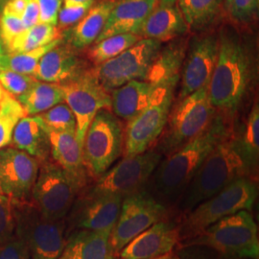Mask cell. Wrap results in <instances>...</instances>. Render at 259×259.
Returning a JSON list of instances; mask_svg holds the SVG:
<instances>
[{
	"label": "cell",
	"mask_w": 259,
	"mask_h": 259,
	"mask_svg": "<svg viewBox=\"0 0 259 259\" xmlns=\"http://www.w3.org/2000/svg\"><path fill=\"white\" fill-rule=\"evenodd\" d=\"M232 131L225 115L216 112L207 129L160 160L150 177L145 189L166 207L172 218H174L177 204L204 158Z\"/></svg>",
	"instance_id": "1"
},
{
	"label": "cell",
	"mask_w": 259,
	"mask_h": 259,
	"mask_svg": "<svg viewBox=\"0 0 259 259\" xmlns=\"http://www.w3.org/2000/svg\"><path fill=\"white\" fill-rule=\"evenodd\" d=\"M218 35V57L207 92L213 108L225 116H232L254 83L255 51L250 41L232 28H224Z\"/></svg>",
	"instance_id": "2"
},
{
	"label": "cell",
	"mask_w": 259,
	"mask_h": 259,
	"mask_svg": "<svg viewBox=\"0 0 259 259\" xmlns=\"http://www.w3.org/2000/svg\"><path fill=\"white\" fill-rule=\"evenodd\" d=\"M241 177L252 178L232 131L204 158L177 204L174 219L178 221Z\"/></svg>",
	"instance_id": "3"
},
{
	"label": "cell",
	"mask_w": 259,
	"mask_h": 259,
	"mask_svg": "<svg viewBox=\"0 0 259 259\" xmlns=\"http://www.w3.org/2000/svg\"><path fill=\"white\" fill-rule=\"evenodd\" d=\"M257 194L258 188L255 179L241 177L234 180L217 194L198 204L190 212L177 221L180 243L194 238L226 216L240 210L250 211Z\"/></svg>",
	"instance_id": "4"
},
{
	"label": "cell",
	"mask_w": 259,
	"mask_h": 259,
	"mask_svg": "<svg viewBox=\"0 0 259 259\" xmlns=\"http://www.w3.org/2000/svg\"><path fill=\"white\" fill-rule=\"evenodd\" d=\"M178 247H205L226 258L258 259L257 226L249 210H240L214 223Z\"/></svg>",
	"instance_id": "5"
},
{
	"label": "cell",
	"mask_w": 259,
	"mask_h": 259,
	"mask_svg": "<svg viewBox=\"0 0 259 259\" xmlns=\"http://www.w3.org/2000/svg\"><path fill=\"white\" fill-rule=\"evenodd\" d=\"M216 112L209 100L207 87L177 100L153 148L162 157L171 155L207 129Z\"/></svg>",
	"instance_id": "6"
},
{
	"label": "cell",
	"mask_w": 259,
	"mask_h": 259,
	"mask_svg": "<svg viewBox=\"0 0 259 259\" xmlns=\"http://www.w3.org/2000/svg\"><path fill=\"white\" fill-rule=\"evenodd\" d=\"M124 150V127L111 110L96 113L83 139V160L90 176L99 178L119 158Z\"/></svg>",
	"instance_id": "7"
},
{
	"label": "cell",
	"mask_w": 259,
	"mask_h": 259,
	"mask_svg": "<svg viewBox=\"0 0 259 259\" xmlns=\"http://www.w3.org/2000/svg\"><path fill=\"white\" fill-rule=\"evenodd\" d=\"M176 85H157L148 106L124 129V157H134L153 148L166 125Z\"/></svg>",
	"instance_id": "8"
},
{
	"label": "cell",
	"mask_w": 259,
	"mask_h": 259,
	"mask_svg": "<svg viewBox=\"0 0 259 259\" xmlns=\"http://www.w3.org/2000/svg\"><path fill=\"white\" fill-rule=\"evenodd\" d=\"M168 218H172L170 211L146 189L124 197L117 221L110 235L111 257L116 256L141 232Z\"/></svg>",
	"instance_id": "9"
},
{
	"label": "cell",
	"mask_w": 259,
	"mask_h": 259,
	"mask_svg": "<svg viewBox=\"0 0 259 259\" xmlns=\"http://www.w3.org/2000/svg\"><path fill=\"white\" fill-rule=\"evenodd\" d=\"M16 234L27 246L31 259H57L65 249V223L44 216L34 205L16 212Z\"/></svg>",
	"instance_id": "10"
},
{
	"label": "cell",
	"mask_w": 259,
	"mask_h": 259,
	"mask_svg": "<svg viewBox=\"0 0 259 259\" xmlns=\"http://www.w3.org/2000/svg\"><path fill=\"white\" fill-rule=\"evenodd\" d=\"M80 189L74 179L62 167L47 159L40 162L31 193L44 216L51 220H62L72 207Z\"/></svg>",
	"instance_id": "11"
},
{
	"label": "cell",
	"mask_w": 259,
	"mask_h": 259,
	"mask_svg": "<svg viewBox=\"0 0 259 259\" xmlns=\"http://www.w3.org/2000/svg\"><path fill=\"white\" fill-rule=\"evenodd\" d=\"M161 47L162 42L158 40L141 38L119 55L95 65L93 72L110 93L131 81L145 80Z\"/></svg>",
	"instance_id": "12"
},
{
	"label": "cell",
	"mask_w": 259,
	"mask_h": 259,
	"mask_svg": "<svg viewBox=\"0 0 259 259\" xmlns=\"http://www.w3.org/2000/svg\"><path fill=\"white\" fill-rule=\"evenodd\" d=\"M162 159L156 149L134 157H124L114 166L97 178L90 190L93 193L112 194L122 198L145 189L150 177Z\"/></svg>",
	"instance_id": "13"
},
{
	"label": "cell",
	"mask_w": 259,
	"mask_h": 259,
	"mask_svg": "<svg viewBox=\"0 0 259 259\" xmlns=\"http://www.w3.org/2000/svg\"><path fill=\"white\" fill-rule=\"evenodd\" d=\"M64 101L76 118V138L83 147V139L91 122L101 110H111V93L104 89L93 68L74 79L61 83Z\"/></svg>",
	"instance_id": "14"
},
{
	"label": "cell",
	"mask_w": 259,
	"mask_h": 259,
	"mask_svg": "<svg viewBox=\"0 0 259 259\" xmlns=\"http://www.w3.org/2000/svg\"><path fill=\"white\" fill-rule=\"evenodd\" d=\"M219 35L207 33L188 39L178 100L207 87L217 62Z\"/></svg>",
	"instance_id": "15"
},
{
	"label": "cell",
	"mask_w": 259,
	"mask_h": 259,
	"mask_svg": "<svg viewBox=\"0 0 259 259\" xmlns=\"http://www.w3.org/2000/svg\"><path fill=\"white\" fill-rule=\"evenodd\" d=\"M39 161L16 148L0 149V196L19 202L31 194Z\"/></svg>",
	"instance_id": "16"
},
{
	"label": "cell",
	"mask_w": 259,
	"mask_h": 259,
	"mask_svg": "<svg viewBox=\"0 0 259 259\" xmlns=\"http://www.w3.org/2000/svg\"><path fill=\"white\" fill-rule=\"evenodd\" d=\"M180 243L176 219L168 218L154 224L135 237L118 252V259H152L174 250Z\"/></svg>",
	"instance_id": "17"
},
{
	"label": "cell",
	"mask_w": 259,
	"mask_h": 259,
	"mask_svg": "<svg viewBox=\"0 0 259 259\" xmlns=\"http://www.w3.org/2000/svg\"><path fill=\"white\" fill-rule=\"evenodd\" d=\"M123 198L89 191L75 206L72 224L79 230L111 231L117 221Z\"/></svg>",
	"instance_id": "18"
},
{
	"label": "cell",
	"mask_w": 259,
	"mask_h": 259,
	"mask_svg": "<svg viewBox=\"0 0 259 259\" xmlns=\"http://www.w3.org/2000/svg\"><path fill=\"white\" fill-rule=\"evenodd\" d=\"M87 69L85 61L77 54L76 49L62 42L42 56L32 76L40 82L61 84Z\"/></svg>",
	"instance_id": "19"
},
{
	"label": "cell",
	"mask_w": 259,
	"mask_h": 259,
	"mask_svg": "<svg viewBox=\"0 0 259 259\" xmlns=\"http://www.w3.org/2000/svg\"><path fill=\"white\" fill-rule=\"evenodd\" d=\"M158 0H117L95 42L118 34H139Z\"/></svg>",
	"instance_id": "20"
},
{
	"label": "cell",
	"mask_w": 259,
	"mask_h": 259,
	"mask_svg": "<svg viewBox=\"0 0 259 259\" xmlns=\"http://www.w3.org/2000/svg\"><path fill=\"white\" fill-rule=\"evenodd\" d=\"M50 153L58 165L76 181L82 188L87 182V170L83 160L82 146L75 131H47Z\"/></svg>",
	"instance_id": "21"
},
{
	"label": "cell",
	"mask_w": 259,
	"mask_h": 259,
	"mask_svg": "<svg viewBox=\"0 0 259 259\" xmlns=\"http://www.w3.org/2000/svg\"><path fill=\"white\" fill-rule=\"evenodd\" d=\"M188 39L185 37L170 40L160 47L156 59L150 66L145 81L157 85H179L185 61Z\"/></svg>",
	"instance_id": "22"
},
{
	"label": "cell",
	"mask_w": 259,
	"mask_h": 259,
	"mask_svg": "<svg viewBox=\"0 0 259 259\" xmlns=\"http://www.w3.org/2000/svg\"><path fill=\"white\" fill-rule=\"evenodd\" d=\"M189 31L176 4L157 6L145 19L139 35L141 38H152L166 42L184 37Z\"/></svg>",
	"instance_id": "23"
},
{
	"label": "cell",
	"mask_w": 259,
	"mask_h": 259,
	"mask_svg": "<svg viewBox=\"0 0 259 259\" xmlns=\"http://www.w3.org/2000/svg\"><path fill=\"white\" fill-rule=\"evenodd\" d=\"M156 87L145 80H134L111 92V111L119 119L131 120L151 101Z\"/></svg>",
	"instance_id": "24"
},
{
	"label": "cell",
	"mask_w": 259,
	"mask_h": 259,
	"mask_svg": "<svg viewBox=\"0 0 259 259\" xmlns=\"http://www.w3.org/2000/svg\"><path fill=\"white\" fill-rule=\"evenodd\" d=\"M117 0L95 1L85 16L67 31V45L76 50L91 47L100 36Z\"/></svg>",
	"instance_id": "25"
},
{
	"label": "cell",
	"mask_w": 259,
	"mask_h": 259,
	"mask_svg": "<svg viewBox=\"0 0 259 259\" xmlns=\"http://www.w3.org/2000/svg\"><path fill=\"white\" fill-rule=\"evenodd\" d=\"M111 232L76 231L66 239L65 249L57 259H111Z\"/></svg>",
	"instance_id": "26"
},
{
	"label": "cell",
	"mask_w": 259,
	"mask_h": 259,
	"mask_svg": "<svg viewBox=\"0 0 259 259\" xmlns=\"http://www.w3.org/2000/svg\"><path fill=\"white\" fill-rule=\"evenodd\" d=\"M12 142L16 148L26 152L39 162L47 160L50 153L48 132L37 115H26L19 121Z\"/></svg>",
	"instance_id": "27"
},
{
	"label": "cell",
	"mask_w": 259,
	"mask_h": 259,
	"mask_svg": "<svg viewBox=\"0 0 259 259\" xmlns=\"http://www.w3.org/2000/svg\"><path fill=\"white\" fill-rule=\"evenodd\" d=\"M189 30L202 32L210 27L225 11V0H177Z\"/></svg>",
	"instance_id": "28"
},
{
	"label": "cell",
	"mask_w": 259,
	"mask_h": 259,
	"mask_svg": "<svg viewBox=\"0 0 259 259\" xmlns=\"http://www.w3.org/2000/svg\"><path fill=\"white\" fill-rule=\"evenodd\" d=\"M17 100L23 107L26 115H37L51 109L57 104L65 102L64 93L60 83L37 81L27 93Z\"/></svg>",
	"instance_id": "29"
},
{
	"label": "cell",
	"mask_w": 259,
	"mask_h": 259,
	"mask_svg": "<svg viewBox=\"0 0 259 259\" xmlns=\"http://www.w3.org/2000/svg\"><path fill=\"white\" fill-rule=\"evenodd\" d=\"M241 155L244 158L250 175L255 179L259 159V106L253 104L240 135L234 134Z\"/></svg>",
	"instance_id": "30"
},
{
	"label": "cell",
	"mask_w": 259,
	"mask_h": 259,
	"mask_svg": "<svg viewBox=\"0 0 259 259\" xmlns=\"http://www.w3.org/2000/svg\"><path fill=\"white\" fill-rule=\"evenodd\" d=\"M63 37L62 30L58 26L38 22L32 27L25 29L6 48L7 54H16L33 50L47 46L57 38Z\"/></svg>",
	"instance_id": "31"
},
{
	"label": "cell",
	"mask_w": 259,
	"mask_h": 259,
	"mask_svg": "<svg viewBox=\"0 0 259 259\" xmlns=\"http://www.w3.org/2000/svg\"><path fill=\"white\" fill-rule=\"evenodd\" d=\"M139 39H141V37L139 35L131 33L118 34L103 38L89 49L88 59L94 65H100L119 55L137 44Z\"/></svg>",
	"instance_id": "32"
},
{
	"label": "cell",
	"mask_w": 259,
	"mask_h": 259,
	"mask_svg": "<svg viewBox=\"0 0 259 259\" xmlns=\"http://www.w3.org/2000/svg\"><path fill=\"white\" fill-rule=\"evenodd\" d=\"M62 42L63 37H60L47 46L37 47L30 51L6 54L0 60V69L11 70L21 74L33 75L42 56Z\"/></svg>",
	"instance_id": "33"
},
{
	"label": "cell",
	"mask_w": 259,
	"mask_h": 259,
	"mask_svg": "<svg viewBox=\"0 0 259 259\" xmlns=\"http://www.w3.org/2000/svg\"><path fill=\"white\" fill-rule=\"evenodd\" d=\"M24 116L26 113L20 103L5 92L0 100V149L12 143L15 128Z\"/></svg>",
	"instance_id": "34"
},
{
	"label": "cell",
	"mask_w": 259,
	"mask_h": 259,
	"mask_svg": "<svg viewBox=\"0 0 259 259\" xmlns=\"http://www.w3.org/2000/svg\"><path fill=\"white\" fill-rule=\"evenodd\" d=\"M47 131H75L76 118L65 102L57 104L45 112L37 114Z\"/></svg>",
	"instance_id": "35"
},
{
	"label": "cell",
	"mask_w": 259,
	"mask_h": 259,
	"mask_svg": "<svg viewBox=\"0 0 259 259\" xmlns=\"http://www.w3.org/2000/svg\"><path fill=\"white\" fill-rule=\"evenodd\" d=\"M259 0H226L225 12L233 23L237 25L249 24L256 18Z\"/></svg>",
	"instance_id": "36"
},
{
	"label": "cell",
	"mask_w": 259,
	"mask_h": 259,
	"mask_svg": "<svg viewBox=\"0 0 259 259\" xmlns=\"http://www.w3.org/2000/svg\"><path fill=\"white\" fill-rule=\"evenodd\" d=\"M37 81L32 75L21 74L11 70L0 69V84L6 93L14 96L16 99L27 93Z\"/></svg>",
	"instance_id": "37"
},
{
	"label": "cell",
	"mask_w": 259,
	"mask_h": 259,
	"mask_svg": "<svg viewBox=\"0 0 259 259\" xmlns=\"http://www.w3.org/2000/svg\"><path fill=\"white\" fill-rule=\"evenodd\" d=\"M26 28L20 17L3 10L0 15V37L3 41L5 49L10 44L19 36Z\"/></svg>",
	"instance_id": "38"
},
{
	"label": "cell",
	"mask_w": 259,
	"mask_h": 259,
	"mask_svg": "<svg viewBox=\"0 0 259 259\" xmlns=\"http://www.w3.org/2000/svg\"><path fill=\"white\" fill-rule=\"evenodd\" d=\"M13 201L0 196V241L6 240L16 232V211Z\"/></svg>",
	"instance_id": "39"
},
{
	"label": "cell",
	"mask_w": 259,
	"mask_h": 259,
	"mask_svg": "<svg viewBox=\"0 0 259 259\" xmlns=\"http://www.w3.org/2000/svg\"><path fill=\"white\" fill-rule=\"evenodd\" d=\"M95 1L96 0H90L82 5L61 8L58 17V28L62 30L69 28L70 26H74L78 21L83 19L85 14L89 12V10L93 7Z\"/></svg>",
	"instance_id": "40"
},
{
	"label": "cell",
	"mask_w": 259,
	"mask_h": 259,
	"mask_svg": "<svg viewBox=\"0 0 259 259\" xmlns=\"http://www.w3.org/2000/svg\"><path fill=\"white\" fill-rule=\"evenodd\" d=\"M0 259H31L26 244L16 234L0 241Z\"/></svg>",
	"instance_id": "41"
},
{
	"label": "cell",
	"mask_w": 259,
	"mask_h": 259,
	"mask_svg": "<svg viewBox=\"0 0 259 259\" xmlns=\"http://www.w3.org/2000/svg\"><path fill=\"white\" fill-rule=\"evenodd\" d=\"M39 7L38 22L57 26L63 0H37Z\"/></svg>",
	"instance_id": "42"
},
{
	"label": "cell",
	"mask_w": 259,
	"mask_h": 259,
	"mask_svg": "<svg viewBox=\"0 0 259 259\" xmlns=\"http://www.w3.org/2000/svg\"><path fill=\"white\" fill-rule=\"evenodd\" d=\"M27 2L28 0H8L3 10L21 18L26 8Z\"/></svg>",
	"instance_id": "43"
},
{
	"label": "cell",
	"mask_w": 259,
	"mask_h": 259,
	"mask_svg": "<svg viewBox=\"0 0 259 259\" xmlns=\"http://www.w3.org/2000/svg\"><path fill=\"white\" fill-rule=\"evenodd\" d=\"M90 0H63L64 7H71V6H77L82 5L83 3H87Z\"/></svg>",
	"instance_id": "44"
},
{
	"label": "cell",
	"mask_w": 259,
	"mask_h": 259,
	"mask_svg": "<svg viewBox=\"0 0 259 259\" xmlns=\"http://www.w3.org/2000/svg\"><path fill=\"white\" fill-rule=\"evenodd\" d=\"M152 259H181L180 258V256L176 254V253H174L173 251H170V252H168V253H165V254H163V255H160V256H157V257H155V258Z\"/></svg>",
	"instance_id": "45"
},
{
	"label": "cell",
	"mask_w": 259,
	"mask_h": 259,
	"mask_svg": "<svg viewBox=\"0 0 259 259\" xmlns=\"http://www.w3.org/2000/svg\"><path fill=\"white\" fill-rule=\"evenodd\" d=\"M7 53H6V49H5V47H4V45H3V41H2V39H1V37H0V60L4 57V56L6 55Z\"/></svg>",
	"instance_id": "46"
},
{
	"label": "cell",
	"mask_w": 259,
	"mask_h": 259,
	"mask_svg": "<svg viewBox=\"0 0 259 259\" xmlns=\"http://www.w3.org/2000/svg\"><path fill=\"white\" fill-rule=\"evenodd\" d=\"M177 0H158V4L160 5H174Z\"/></svg>",
	"instance_id": "47"
},
{
	"label": "cell",
	"mask_w": 259,
	"mask_h": 259,
	"mask_svg": "<svg viewBox=\"0 0 259 259\" xmlns=\"http://www.w3.org/2000/svg\"><path fill=\"white\" fill-rule=\"evenodd\" d=\"M7 2H8V0H0V15H1V13H2V11L4 9Z\"/></svg>",
	"instance_id": "48"
},
{
	"label": "cell",
	"mask_w": 259,
	"mask_h": 259,
	"mask_svg": "<svg viewBox=\"0 0 259 259\" xmlns=\"http://www.w3.org/2000/svg\"><path fill=\"white\" fill-rule=\"evenodd\" d=\"M5 93V91L3 90V88H2V85L0 84V100H1V98L3 97V94Z\"/></svg>",
	"instance_id": "49"
},
{
	"label": "cell",
	"mask_w": 259,
	"mask_h": 259,
	"mask_svg": "<svg viewBox=\"0 0 259 259\" xmlns=\"http://www.w3.org/2000/svg\"><path fill=\"white\" fill-rule=\"evenodd\" d=\"M225 1H226V0H225Z\"/></svg>",
	"instance_id": "50"
}]
</instances>
